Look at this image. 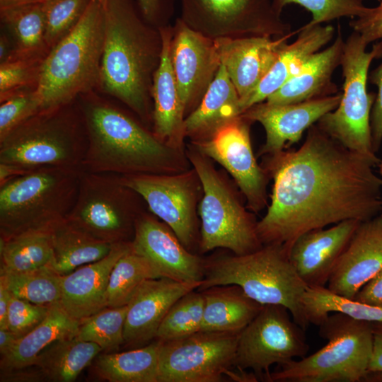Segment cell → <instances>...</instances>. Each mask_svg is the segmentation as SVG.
Returning <instances> with one entry per match:
<instances>
[{
  "label": "cell",
  "instance_id": "1",
  "mask_svg": "<svg viewBox=\"0 0 382 382\" xmlns=\"http://www.w3.org/2000/svg\"><path fill=\"white\" fill-rule=\"evenodd\" d=\"M379 162L312 125L298 149L282 150L267 159L265 169L273 187L270 204L257 225L262 244L282 245L289 252L306 232L379 215L382 179L374 170Z\"/></svg>",
  "mask_w": 382,
  "mask_h": 382
},
{
  "label": "cell",
  "instance_id": "2",
  "mask_svg": "<svg viewBox=\"0 0 382 382\" xmlns=\"http://www.w3.org/2000/svg\"><path fill=\"white\" fill-rule=\"evenodd\" d=\"M104 41L98 86L153 122L152 86L163 39L132 0H104Z\"/></svg>",
  "mask_w": 382,
  "mask_h": 382
},
{
  "label": "cell",
  "instance_id": "3",
  "mask_svg": "<svg viewBox=\"0 0 382 382\" xmlns=\"http://www.w3.org/2000/svg\"><path fill=\"white\" fill-rule=\"evenodd\" d=\"M79 107L88 137L83 170L118 175L173 172L175 148L126 113L93 97H85Z\"/></svg>",
  "mask_w": 382,
  "mask_h": 382
},
{
  "label": "cell",
  "instance_id": "4",
  "mask_svg": "<svg viewBox=\"0 0 382 382\" xmlns=\"http://www.w3.org/2000/svg\"><path fill=\"white\" fill-rule=\"evenodd\" d=\"M236 284L262 305L286 307L303 330L309 325L302 303L308 286L294 267L289 250L282 245H263L242 255L232 253L205 259L204 277L197 290Z\"/></svg>",
  "mask_w": 382,
  "mask_h": 382
},
{
  "label": "cell",
  "instance_id": "5",
  "mask_svg": "<svg viewBox=\"0 0 382 382\" xmlns=\"http://www.w3.org/2000/svg\"><path fill=\"white\" fill-rule=\"evenodd\" d=\"M103 41V6L91 0L77 24L44 60L35 89L41 111L71 103L98 86Z\"/></svg>",
  "mask_w": 382,
  "mask_h": 382
},
{
  "label": "cell",
  "instance_id": "6",
  "mask_svg": "<svg viewBox=\"0 0 382 382\" xmlns=\"http://www.w3.org/2000/svg\"><path fill=\"white\" fill-rule=\"evenodd\" d=\"M83 171L44 167L0 185V238L51 230L66 219L76 202Z\"/></svg>",
  "mask_w": 382,
  "mask_h": 382
},
{
  "label": "cell",
  "instance_id": "7",
  "mask_svg": "<svg viewBox=\"0 0 382 382\" xmlns=\"http://www.w3.org/2000/svg\"><path fill=\"white\" fill-rule=\"evenodd\" d=\"M73 105L40 111L13 129L0 140V163L28 171L83 168L88 137L80 107Z\"/></svg>",
  "mask_w": 382,
  "mask_h": 382
},
{
  "label": "cell",
  "instance_id": "8",
  "mask_svg": "<svg viewBox=\"0 0 382 382\" xmlns=\"http://www.w3.org/2000/svg\"><path fill=\"white\" fill-rule=\"evenodd\" d=\"M319 326L328 342L315 353L279 366L270 382H359L372 354V323L341 313L329 314Z\"/></svg>",
  "mask_w": 382,
  "mask_h": 382
},
{
  "label": "cell",
  "instance_id": "9",
  "mask_svg": "<svg viewBox=\"0 0 382 382\" xmlns=\"http://www.w3.org/2000/svg\"><path fill=\"white\" fill-rule=\"evenodd\" d=\"M368 43L353 31L345 41L340 66L344 78L343 92L338 106L323 115L318 127L347 149L378 159L374 151L370 117L376 93L367 91L371 63L382 57V40L366 50Z\"/></svg>",
  "mask_w": 382,
  "mask_h": 382
},
{
  "label": "cell",
  "instance_id": "10",
  "mask_svg": "<svg viewBox=\"0 0 382 382\" xmlns=\"http://www.w3.org/2000/svg\"><path fill=\"white\" fill-rule=\"evenodd\" d=\"M189 158L203 190L199 208L200 252L224 248L242 255L262 248L257 221L242 206L207 156L199 151L190 152Z\"/></svg>",
  "mask_w": 382,
  "mask_h": 382
},
{
  "label": "cell",
  "instance_id": "11",
  "mask_svg": "<svg viewBox=\"0 0 382 382\" xmlns=\"http://www.w3.org/2000/svg\"><path fill=\"white\" fill-rule=\"evenodd\" d=\"M138 194L120 175L83 170L76 202L66 219L93 238L111 244L131 242L141 212Z\"/></svg>",
  "mask_w": 382,
  "mask_h": 382
},
{
  "label": "cell",
  "instance_id": "12",
  "mask_svg": "<svg viewBox=\"0 0 382 382\" xmlns=\"http://www.w3.org/2000/svg\"><path fill=\"white\" fill-rule=\"evenodd\" d=\"M189 28L212 40L282 37L291 33L272 0H179Z\"/></svg>",
  "mask_w": 382,
  "mask_h": 382
},
{
  "label": "cell",
  "instance_id": "13",
  "mask_svg": "<svg viewBox=\"0 0 382 382\" xmlns=\"http://www.w3.org/2000/svg\"><path fill=\"white\" fill-rule=\"evenodd\" d=\"M281 305H263L256 317L240 332L234 366L252 369L267 381L270 367L306 356L309 345L304 330Z\"/></svg>",
  "mask_w": 382,
  "mask_h": 382
},
{
  "label": "cell",
  "instance_id": "14",
  "mask_svg": "<svg viewBox=\"0 0 382 382\" xmlns=\"http://www.w3.org/2000/svg\"><path fill=\"white\" fill-rule=\"evenodd\" d=\"M240 332L199 331L158 340V382L222 381L234 366Z\"/></svg>",
  "mask_w": 382,
  "mask_h": 382
},
{
  "label": "cell",
  "instance_id": "15",
  "mask_svg": "<svg viewBox=\"0 0 382 382\" xmlns=\"http://www.w3.org/2000/svg\"><path fill=\"white\" fill-rule=\"evenodd\" d=\"M250 121L241 115L216 128L207 138L193 141L197 149L232 175L245 196L249 209L261 211L267 203L268 173L254 156L250 137Z\"/></svg>",
  "mask_w": 382,
  "mask_h": 382
},
{
  "label": "cell",
  "instance_id": "16",
  "mask_svg": "<svg viewBox=\"0 0 382 382\" xmlns=\"http://www.w3.org/2000/svg\"><path fill=\"white\" fill-rule=\"evenodd\" d=\"M122 183L146 202L149 210L161 219L182 244L193 253L199 246V231L195 214L192 177L183 174L120 175Z\"/></svg>",
  "mask_w": 382,
  "mask_h": 382
},
{
  "label": "cell",
  "instance_id": "17",
  "mask_svg": "<svg viewBox=\"0 0 382 382\" xmlns=\"http://www.w3.org/2000/svg\"><path fill=\"white\" fill-rule=\"evenodd\" d=\"M170 60L185 117L200 103L221 61L215 40L193 30L179 17L173 25Z\"/></svg>",
  "mask_w": 382,
  "mask_h": 382
},
{
  "label": "cell",
  "instance_id": "18",
  "mask_svg": "<svg viewBox=\"0 0 382 382\" xmlns=\"http://www.w3.org/2000/svg\"><path fill=\"white\" fill-rule=\"evenodd\" d=\"M134 251L145 257L161 277L183 282H202L205 258L187 250L171 228L154 216L141 213L132 241Z\"/></svg>",
  "mask_w": 382,
  "mask_h": 382
},
{
  "label": "cell",
  "instance_id": "19",
  "mask_svg": "<svg viewBox=\"0 0 382 382\" xmlns=\"http://www.w3.org/2000/svg\"><path fill=\"white\" fill-rule=\"evenodd\" d=\"M341 98L339 92L296 103L273 105L263 101L252 105L241 115L262 125L266 139L260 154L272 155L298 142L305 130L338 106Z\"/></svg>",
  "mask_w": 382,
  "mask_h": 382
},
{
  "label": "cell",
  "instance_id": "20",
  "mask_svg": "<svg viewBox=\"0 0 382 382\" xmlns=\"http://www.w3.org/2000/svg\"><path fill=\"white\" fill-rule=\"evenodd\" d=\"M202 282H183L166 277L149 279L136 290L128 303L124 345L129 349L156 340L158 328L171 306Z\"/></svg>",
  "mask_w": 382,
  "mask_h": 382
},
{
  "label": "cell",
  "instance_id": "21",
  "mask_svg": "<svg viewBox=\"0 0 382 382\" xmlns=\"http://www.w3.org/2000/svg\"><path fill=\"white\" fill-rule=\"evenodd\" d=\"M361 221L349 219L298 237L289 251L290 260L308 288L325 287L334 267Z\"/></svg>",
  "mask_w": 382,
  "mask_h": 382
},
{
  "label": "cell",
  "instance_id": "22",
  "mask_svg": "<svg viewBox=\"0 0 382 382\" xmlns=\"http://www.w3.org/2000/svg\"><path fill=\"white\" fill-rule=\"evenodd\" d=\"M382 268V214L361 222L337 260L327 284L350 299Z\"/></svg>",
  "mask_w": 382,
  "mask_h": 382
},
{
  "label": "cell",
  "instance_id": "23",
  "mask_svg": "<svg viewBox=\"0 0 382 382\" xmlns=\"http://www.w3.org/2000/svg\"><path fill=\"white\" fill-rule=\"evenodd\" d=\"M293 34L277 39L250 37L214 40L221 64L240 97L241 111L243 104L269 71Z\"/></svg>",
  "mask_w": 382,
  "mask_h": 382
},
{
  "label": "cell",
  "instance_id": "24",
  "mask_svg": "<svg viewBox=\"0 0 382 382\" xmlns=\"http://www.w3.org/2000/svg\"><path fill=\"white\" fill-rule=\"evenodd\" d=\"M131 247L132 241L116 243L105 257L62 275L59 303L70 316L79 320L107 307L106 291L110 273Z\"/></svg>",
  "mask_w": 382,
  "mask_h": 382
},
{
  "label": "cell",
  "instance_id": "25",
  "mask_svg": "<svg viewBox=\"0 0 382 382\" xmlns=\"http://www.w3.org/2000/svg\"><path fill=\"white\" fill-rule=\"evenodd\" d=\"M159 29L163 39V50L151 91L153 133L160 141L175 148L187 136L185 116L170 60L173 25L168 24Z\"/></svg>",
  "mask_w": 382,
  "mask_h": 382
},
{
  "label": "cell",
  "instance_id": "26",
  "mask_svg": "<svg viewBox=\"0 0 382 382\" xmlns=\"http://www.w3.org/2000/svg\"><path fill=\"white\" fill-rule=\"evenodd\" d=\"M344 45L341 32L338 30L332 45L313 54L300 71L265 102L273 105L296 103L339 93L332 76L341 64Z\"/></svg>",
  "mask_w": 382,
  "mask_h": 382
},
{
  "label": "cell",
  "instance_id": "27",
  "mask_svg": "<svg viewBox=\"0 0 382 382\" xmlns=\"http://www.w3.org/2000/svg\"><path fill=\"white\" fill-rule=\"evenodd\" d=\"M335 28L330 25H304L296 40L285 44L275 62L242 106V113L262 103L294 76L310 57L332 40Z\"/></svg>",
  "mask_w": 382,
  "mask_h": 382
},
{
  "label": "cell",
  "instance_id": "28",
  "mask_svg": "<svg viewBox=\"0 0 382 382\" xmlns=\"http://www.w3.org/2000/svg\"><path fill=\"white\" fill-rule=\"evenodd\" d=\"M200 291L204 298L200 331L240 332L263 306L236 284L216 285Z\"/></svg>",
  "mask_w": 382,
  "mask_h": 382
},
{
  "label": "cell",
  "instance_id": "29",
  "mask_svg": "<svg viewBox=\"0 0 382 382\" xmlns=\"http://www.w3.org/2000/svg\"><path fill=\"white\" fill-rule=\"evenodd\" d=\"M241 113L238 93L225 67L221 64L200 103L185 117L186 135L193 141L204 139Z\"/></svg>",
  "mask_w": 382,
  "mask_h": 382
},
{
  "label": "cell",
  "instance_id": "30",
  "mask_svg": "<svg viewBox=\"0 0 382 382\" xmlns=\"http://www.w3.org/2000/svg\"><path fill=\"white\" fill-rule=\"evenodd\" d=\"M79 320L70 316L59 302L50 305L46 318L19 338L13 351L1 358V371L33 366L38 354L54 342L75 337Z\"/></svg>",
  "mask_w": 382,
  "mask_h": 382
},
{
  "label": "cell",
  "instance_id": "31",
  "mask_svg": "<svg viewBox=\"0 0 382 382\" xmlns=\"http://www.w3.org/2000/svg\"><path fill=\"white\" fill-rule=\"evenodd\" d=\"M52 237L54 257L50 267L61 275L105 257L115 245L93 238L66 219L52 228Z\"/></svg>",
  "mask_w": 382,
  "mask_h": 382
},
{
  "label": "cell",
  "instance_id": "32",
  "mask_svg": "<svg viewBox=\"0 0 382 382\" xmlns=\"http://www.w3.org/2000/svg\"><path fill=\"white\" fill-rule=\"evenodd\" d=\"M159 341L122 352L98 354L93 370L109 382H158Z\"/></svg>",
  "mask_w": 382,
  "mask_h": 382
},
{
  "label": "cell",
  "instance_id": "33",
  "mask_svg": "<svg viewBox=\"0 0 382 382\" xmlns=\"http://www.w3.org/2000/svg\"><path fill=\"white\" fill-rule=\"evenodd\" d=\"M103 351L98 345L75 337L57 340L43 349L34 364L45 379L71 382Z\"/></svg>",
  "mask_w": 382,
  "mask_h": 382
},
{
  "label": "cell",
  "instance_id": "34",
  "mask_svg": "<svg viewBox=\"0 0 382 382\" xmlns=\"http://www.w3.org/2000/svg\"><path fill=\"white\" fill-rule=\"evenodd\" d=\"M0 18L13 38V50L10 57H47L50 50L45 42L42 3L0 9Z\"/></svg>",
  "mask_w": 382,
  "mask_h": 382
},
{
  "label": "cell",
  "instance_id": "35",
  "mask_svg": "<svg viewBox=\"0 0 382 382\" xmlns=\"http://www.w3.org/2000/svg\"><path fill=\"white\" fill-rule=\"evenodd\" d=\"M0 270L23 272L50 266L54 250L51 230L0 238Z\"/></svg>",
  "mask_w": 382,
  "mask_h": 382
},
{
  "label": "cell",
  "instance_id": "36",
  "mask_svg": "<svg viewBox=\"0 0 382 382\" xmlns=\"http://www.w3.org/2000/svg\"><path fill=\"white\" fill-rule=\"evenodd\" d=\"M302 303L309 324L318 325L331 313L371 323L382 322V307L337 295L326 286L308 287Z\"/></svg>",
  "mask_w": 382,
  "mask_h": 382
},
{
  "label": "cell",
  "instance_id": "37",
  "mask_svg": "<svg viewBox=\"0 0 382 382\" xmlns=\"http://www.w3.org/2000/svg\"><path fill=\"white\" fill-rule=\"evenodd\" d=\"M159 277L161 276L153 265L131 247L112 270L106 291V306H127L144 282Z\"/></svg>",
  "mask_w": 382,
  "mask_h": 382
},
{
  "label": "cell",
  "instance_id": "38",
  "mask_svg": "<svg viewBox=\"0 0 382 382\" xmlns=\"http://www.w3.org/2000/svg\"><path fill=\"white\" fill-rule=\"evenodd\" d=\"M62 279L50 266L23 272L0 270V281L13 296L39 305L59 302Z\"/></svg>",
  "mask_w": 382,
  "mask_h": 382
},
{
  "label": "cell",
  "instance_id": "39",
  "mask_svg": "<svg viewBox=\"0 0 382 382\" xmlns=\"http://www.w3.org/2000/svg\"><path fill=\"white\" fill-rule=\"evenodd\" d=\"M204 308L202 291L195 289L187 293L169 309L158 328L156 340L170 341L200 331Z\"/></svg>",
  "mask_w": 382,
  "mask_h": 382
},
{
  "label": "cell",
  "instance_id": "40",
  "mask_svg": "<svg viewBox=\"0 0 382 382\" xmlns=\"http://www.w3.org/2000/svg\"><path fill=\"white\" fill-rule=\"evenodd\" d=\"M127 306L106 307L79 320L75 337L93 342L102 350L115 351L124 345V326Z\"/></svg>",
  "mask_w": 382,
  "mask_h": 382
},
{
  "label": "cell",
  "instance_id": "41",
  "mask_svg": "<svg viewBox=\"0 0 382 382\" xmlns=\"http://www.w3.org/2000/svg\"><path fill=\"white\" fill-rule=\"evenodd\" d=\"M91 0H46L42 2L45 42L50 50L77 24Z\"/></svg>",
  "mask_w": 382,
  "mask_h": 382
},
{
  "label": "cell",
  "instance_id": "42",
  "mask_svg": "<svg viewBox=\"0 0 382 382\" xmlns=\"http://www.w3.org/2000/svg\"><path fill=\"white\" fill-rule=\"evenodd\" d=\"M45 59L10 57L0 63V102L14 94L36 89Z\"/></svg>",
  "mask_w": 382,
  "mask_h": 382
},
{
  "label": "cell",
  "instance_id": "43",
  "mask_svg": "<svg viewBox=\"0 0 382 382\" xmlns=\"http://www.w3.org/2000/svg\"><path fill=\"white\" fill-rule=\"evenodd\" d=\"M366 0H272L274 11L281 15L284 7L296 4L312 13V19L306 25L313 26L342 17L354 18L366 9Z\"/></svg>",
  "mask_w": 382,
  "mask_h": 382
},
{
  "label": "cell",
  "instance_id": "44",
  "mask_svg": "<svg viewBox=\"0 0 382 382\" xmlns=\"http://www.w3.org/2000/svg\"><path fill=\"white\" fill-rule=\"evenodd\" d=\"M0 103V140L24 121L41 111L35 89L14 94Z\"/></svg>",
  "mask_w": 382,
  "mask_h": 382
},
{
  "label": "cell",
  "instance_id": "45",
  "mask_svg": "<svg viewBox=\"0 0 382 382\" xmlns=\"http://www.w3.org/2000/svg\"><path fill=\"white\" fill-rule=\"evenodd\" d=\"M50 305H39L11 294L7 329L19 338L36 328L47 316Z\"/></svg>",
  "mask_w": 382,
  "mask_h": 382
},
{
  "label": "cell",
  "instance_id": "46",
  "mask_svg": "<svg viewBox=\"0 0 382 382\" xmlns=\"http://www.w3.org/2000/svg\"><path fill=\"white\" fill-rule=\"evenodd\" d=\"M349 26L368 44L382 40V0L376 7H366L360 16L349 22Z\"/></svg>",
  "mask_w": 382,
  "mask_h": 382
},
{
  "label": "cell",
  "instance_id": "47",
  "mask_svg": "<svg viewBox=\"0 0 382 382\" xmlns=\"http://www.w3.org/2000/svg\"><path fill=\"white\" fill-rule=\"evenodd\" d=\"M368 80L378 88L370 117L372 145L376 154L382 143V62L370 72Z\"/></svg>",
  "mask_w": 382,
  "mask_h": 382
},
{
  "label": "cell",
  "instance_id": "48",
  "mask_svg": "<svg viewBox=\"0 0 382 382\" xmlns=\"http://www.w3.org/2000/svg\"><path fill=\"white\" fill-rule=\"evenodd\" d=\"M175 0H137V6L144 19L160 28L170 24L174 15Z\"/></svg>",
  "mask_w": 382,
  "mask_h": 382
},
{
  "label": "cell",
  "instance_id": "49",
  "mask_svg": "<svg viewBox=\"0 0 382 382\" xmlns=\"http://www.w3.org/2000/svg\"><path fill=\"white\" fill-rule=\"evenodd\" d=\"M354 299L362 303L382 307V268L361 287Z\"/></svg>",
  "mask_w": 382,
  "mask_h": 382
},
{
  "label": "cell",
  "instance_id": "50",
  "mask_svg": "<svg viewBox=\"0 0 382 382\" xmlns=\"http://www.w3.org/2000/svg\"><path fill=\"white\" fill-rule=\"evenodd\" d=\"M372 332L373 348L368 372L382 375V322L372 323Z\"/></svg>",
  "mask_w": 382,
  "mask_h": 382
},
{
  "label": "cell",
  "instance_id": "51",
  "mask_svg": "<svg viewBox=\"0 0 382 382\" xmlns=\"http://www.w3.org/2000/svg\"><path fill=\"white\" fill-rule=\"evenodd\" d=\"M30 366L1 371V381H40L45 379L38 368L35 366V369H31Z\"/></svg>",
  "mask_w": 382,
  "mask_h": 382
},
{
  "label": "cell",
  "instance_id": "52",
  "mask_svg": "<svg viewBox=\"0 0 382 382\" xmlns=\"http://www.w3.org/2000/svg\"><path fill=\"white\" fill-rule=\"evenodd\" d=\"M11 294L6 285L0 281V329H7V316Z\"/></svg>",
  "mask_w": 382,
  "mask_h": 382
},
{
  "label": "cell",
  "instance_id": "53",
  "mask_svg": "<svg viewBox=\"0 0 382 382\" xmlns=\"http://www.w3.org/2000/svg\"><path fill=\"white\" fill-rule=\"evenodd\" d=\"M19 337L8 329H0L1 358L7 357L13 351Z\"/></svg>",
  "mask_w": 382,
  "mask_h": 382
},
{
  "label": "cell",
  "instance_id": "54",
  "mask_svg": "<svg viewBox=\"0 0 382 382\" xmlns=\"http://www.w3.org/2000/svg\"><path fill=\"white\" fill-rule=\"evenodd\" d=\"M27 172L28 171L21 169L16 166L5 163H0V185H2L8 180L21 175Z\"/></svg>",
  "mask_w": 382,
  "mask_h": 382
},
{
  "label": "cell",
  "instance_id": "55",
  "mask_svg": "<svg viewBox=\"0 0 382 382\" xmlns=\"http://www.w3.org/2000/svg\"><path fill=\"white\" fill-rule=\"evenodd\" d=\"M226 376L236 382H255L259 381L254 372L248 374L246 370L238 369L236 371L228 370L226 374Z\"/></svg>",
  "mask_w": 382,
  "mask_h": 382
},
{
  "label": "cell",
  "instance_id": "56",
  "mask_svg": "<svg viewBox=\"0 0 382 382\" xmlns=\"http://www.w3.org/2000/svg\"><path fill=\"white\" fill-rule=\"evenodd\" d=\"M13 50V44L5 33L0 36V63L5 62Z\"/></svg>",
  "mask_w": 382,
  "mask_h": 382
},
{
  "label": "cell",
  "instance_id": "57",
  "mask_svg": "<svg viewBox=\"0 0 382 382\" xmlns=\"http://www.w3.org/2000/svg\"><path fill=\"white\" fill-rule=\"evenodd\" d=\"M45 1L46 0H0V9L25 4L42 3Z\"/></svg>",
  "mask_w": 382,
  "mask_h": 382
},
{
  "label": "cell",
  "instance_id": "58",
  "mask_svg": "<svg viewBox=\"0 0 382 382\" xmlns=\"http://www.w3.org/2000/svg\"><path fill=\"white\" fill-rule=\"evenodd\" d=\"M371 379L374 382H375V381L381 382L382 381V375L373 374L371 376Z\"/></svg>",
  "mask_w": 382,
  "mask_h": 382
},
{
  "label": "cell",
  "instance_id": "59",
  "mask_svg": "<svg viewBox=\"0 0 382 382\" xmlns=\"http://www.w3.org/2000/svg\"><path fill=\"white\" fill-rule=\"evenodd\" d=\"M378 172L380 175L382 176V161H380V162L378 164Z\"/></svg>",
  "mask_w": 382,
  "mask_h": 382
},
{
  "label": "cell",
  "instance_id": "60",
  "mask_svg": "<svg viewBox=\"0 0 382 382\" xmlns=\"http://www.w3.org/2000/svg\"><path fill=\"white\" fill-rule=\"evenodd\" d=\"M97 1H98L100 3L102 4L104 0H97Z\"/></svg>",
  "mask_w": 382,
  "mask_h": 382
}]
</instances>
